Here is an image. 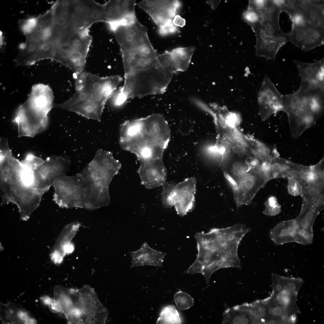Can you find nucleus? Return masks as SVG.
<instances>
[{
  "instance_id": "obj_20",
  "label": "nucleus",
  "mask_w": 324,
  "mask_h": 324,
  "mask_svg": "<svg viewBox=\"0 0 324 324\" xmlns=\"http://www.w3.org/2000/svg\"><path fill=\"white\" fill-rule=\"evenodd\" d=\"M0 319L3 324H36L37 321L22 306L14 303L0 304Z\"/></svg>"
},
{
  "instance_id": "obj_24",
  "label": "nucleus",
  "mask_w": 324,
  "mask_h": 324,
  "mask_svg": "<svg viewBox=\"0 0 324 324\" xmlns=\"http://www.w3.org/2000/svg\"><path fill=\"white\" fill-rule=\"evenodd\" d=\"M294 62L298 70L301 80H316L324 84V59L310 63L294 60Z\"/></svg>"
},
{
  "instance_id": "obj_4",
  "label": "nucleus",
  "mask_w": 324,
  "mask_h": 324,
  "mask_svg": "<svg viewBox=\"0 0 324 324\" xmlns=\"http://www.w3.org/2000/svg\"><path fill=\"white\" fill-rule=\"evenodd\" d=\"M54 104L53 92L48 85H33L26 101L16 110L13 120L17 125L18 137H33L44 131L47 126L48 113Z\"/></svg>"
},
{
  "instance_id": "obj_18",
  "label": "nucleus",
  "mask_w": 324,
  "mask_h": 324,
  "mask_svg": "<svg viewBox=\"0 0 324 324\" xmlns=\"http://www.w3.org/2000/svg\"><path fill=\"white\" fill-rule=\"evenodd\" d=\"M49 190L25 188L14 203L19 210L21 219L27 220L39 206L42 196Z\"/></svg>"
},
{
  "instance_id": "obj_44",
  "label": "nucleus",
  "mask_w": 324,
  "mask_h": 324,
  "mask_svg": "<svg viewBox=\"0 0 324 324\" xmlns=\"http://www.w3.org/2000/svg\"><path fill=\"white\" fill-rule=\"evenodd\" d=\"M90 195L92 198L94 199L96 197L97 194L95 191H92L90 193Z\"/></svg>"
},
{
  "instance_id": "obj_37",
  "label": "nucleus",
  "mask_w": 324,
  "mask_h": 324,
  "mask_svg": "<svg viewBox=\"0 0 324 324\" xmlns=\"http://www.w3.org/2000/svg\"><path fill=\"white\" fill-rule=\"evenodd\" d=\"M73 308L80 310L83 313V305L79 289H68Z\"/></svg>"
},
{
  "instance_id": "obj_45",
  "label": "nucleus",
  "mask_w": 324,
  "mask_h": 324,
  "mask_svg": "<svg viewBox=\"0 0 324 324\" xmlns=\"http://www.w3.org/2000/svg\"><path fill=\"white\" fill-rule=\"evenodd\" d=\"M73 196H74V199L76 200H79L80 197V195L77 193H74Z\"/></svg>"
},
{
  "instance_id": "obj_25",
  "label": "nucleus",
  "mask_w": 324,
  "mask_h": 324,
  "mask_svg": "<svg viewBox=\"0 0 324 324\" xmlns=\"http://www.w3.org/2000/svg\"><path fill=\"white\" fill-rule=\"evenodd\" d=\"M79 290L83 305L82 314L106 312L93 288L84 285Z\"/></svg>"
},
{
  "instance_id": "obj_47",
  "label": "nucleus",
  "mask_w": 324,
  "mask_h": 324,
  "mask_svg": "<svg viewBox=\"0 0 324 324\" xmlns=\"http://www.w3.org/2000/svg\"><path fill=\"white\" fill-rule=\"evenodd\" d=\"M246 305L247 306V307H248V309L249 310V308H248V305L247 304H246ZM249 311H250V310H249ZM250 313H251V312H250ZM252 316H253V315H252ZM254 321H255V323H255V319H254Z\"/></svg>"
},
{
  "instance_id": "obj_16",
  "label": "nucleus",
  "mask_w": 324,
  "mask_h": 324,
  "mask_svg": "<svg viewBox=\"0 0 324 324\" xmlns=\"http://www.w3.org/2000/svg\"><path fill=\"white\" fill-rule=\"evenodd\" d=\"M256 35V55L272 60L275 59L280 48L290 40L289 33H285L283 31L276 34H257Z\"/></svg>"
},
{
  "instance_id": "obj_40",
  "label": "nucleus",
  "mask_w": 324,
  "mask_h": 324,
  "mask_svg": "<svg viewBox=\"0 0 324 324\" xmlns=\"http://www.w3.org/2000/svg\"><path fill=\"white\" fill-rule=\"evenodd\" d=\"M50 310L55 313H61V311L54 298H52L48 304Z\"/></svg>"
},
{
  "instance_id": "obj_42",
  "label": "nucleus",
  "mask_w": 324,
  "mask_h": 324,
  "mask_svg": "<svg viewBox=\"0 0 324 324\" xmlns=\"http://www.w3.org/2000/svg\"><path fill=\"white\" fill-rule=\"evenodd\" d=\"M220 1L219 0H208L207 1V4L211 7L213 10H215L218 5Z\"/></svg>"
},
{
  "instance_id": "obj_8",
  "label": "nucleus",
  "mask_w": 324,
  "mask_h": 324,
  "mask_svg": "<svg viewBox=\"0 0 324 324\" xmlns=\"http://www.w3.org/2000/svg\"><path fill=\"white\" fill-rule=\"evenodd\" d=\"M0 171L1 195L6 194L13 187L21 184V161L13 155L8 140L1 137Z\"/></svg>"
},
{
  "instance_id": "obj_10",
  "label": "nucleus",
  "mask_w": 324,
  "mask_h": 324,
  "mask_svg": "<svg viewBox=\"0 0 324 324\" xmlns=\"http://www.w3.org/2000/svg\"><path fill=\"white\" fill-rule=\"evenodd\" d=\"M68 164V161L62 157L53 156L46 158L34 170V188L49 190L53 181L64 174Z\"/></svg>"
},
{
  "instance_id": "obj_21",
  "label": "nucleus",
  "mask_w": 324,
  "mask_h": 324,
  "mask_svg": "<svg viewBox=\"0 0 324 324\" xmlns=\"http://www.w3.org/2000/svg\"><path fill=\"white\" fill-rule=\"evenodd\" d=\"M297 9L301 12L311 26H324V5L323 0H296Z\"/></svg>"
},
{
  "instance_id": "obj_11",
  "label": "nucleus",
  "mask_w": 324,
  "mask_h": 324,
  "mask_svg": "<svg viewBox=\"0 0 324 324\" xmlns=\"http://www.w3.org/2000/svg\"><path fill=\"white\" fill-rule=\"evenodd\" d=\"M258 100L259 113L262 120L266 119L273 114L283 111L284 95L279 92L267 75L261 86Z\"/></svg>"
},
{
  "instance_id": "obj_28",
  "label": "nucleus",
  "mask_w": 324,
  "mask_h": 324,
  "mask_svg": "<svg viewBox=\"0 0 324 324\" xmlns=\"http://www.w3.org/2000/svg\"><path fill=\"white\" fill-rule=\"evenodd\" d=\"M258 10L264 19L270 21L276 27L280 28L279 17L282 11L280 7L273 0H267L264 7Z\"/></svg>"
},
{
  "instance_id": "obj_22",
  "label": "nucleus",
  "mask_w": 324,
  "mask_h": 324,
  "mask_svg": "<svg viewBox=\"0 0 324 324\" xmlns=\"http://www.w3.org/2000/svg\"><path fill=\"white\" fill-rule=\"evenodd\" d=\"M149 168H141L140 173L144 182L151 188L165 183L166 171L162 159L149 160Z\"/></svg>"
},
{
  "instance_id": "obj_15",
  "label": "nucleus",
  "mask_w": 324,
  "mask_h": 324,
  "mask_svg": "<svg viewBox=\"0 0 324 324\" xmlns=\"http://www.w3.org/2000/svg\"><path fill=\"white\" fill-rule=\"evenodd\" d=\"M195 50L193 46L178 47L158 56L160 64L173 74L188 69Z\"/></svg>"
},
{
  "instance_id": "obj_19",
  "label": "nucleus",
  "mask_w": 324,
  "mask_h": 324,
  "mask_svg": "<svg viewBox=\"0 0 324 324\" xmlns=\"http://www.w3.org/2000/svg\"><path fill=\"white\" fill-rule=\"evenodd\" d=\"M132 261L131 268L149 265L162 267L164 259L166 254L151 248L145 242L137 250L130 251Z\"/></svg>"
},
{
  "instance_id": "obj_17",
  "label": "nucleus",
  "mask_w": 324,
  "mask_h": 324,
  "mask_svg": "<svg viewBox=\"0 0 324 324\" xmlns=\"http://www.w3.org/2000/svg\"><path fill=\"white\" fill-rule=\"evenodd\" d=\"M196 184V179L191 177L176 184L174 206L180 216L186 214L194 207Z\"/></svg>"
},
{
  "instance_id": "obj_9",
  "label": "nucleus",
  "mask_w": 324,
  "mask_h": 324,
  "mask_svg": "<svg viewBox=\"0 0 324 324\" xmlns=\"http://www.w3.org/2000/svg\"><path fill=\"white\" fill-rule=\"evenodd\" d=\"M261 165V164L250 169L233 189L237 207L250 204L259 190L270 180L268 176L262 170Z\"/></svg>"
},
{
  "instance_id": "obj_33",
  "label": "nucleus",
  "mask_w": 324,
  "mask_h": 324,
  "mask_svg": "<svg viewBox=\"0 0 324 324\" xmlns=\"http://www.w3.org/2000/svg\"><path fill=\"white\" fill-rule=\"evenodd\" d=\"M106 312L83 313L81 316L82 324L104 323L107 316Z\"/></svg>"
},
{
  "instance_id": "obj_29",
  "label": "nucleus",
  "mask_w": 324,
  "mask_h": 324,
  "mask_svg": "<svg viewBox=\"0 0 324 324\" xmlns=\"http://www.w3.org/2000/svg\"><path fill=\"white\" fill-rule=\"evenodd\" d=\"M324 86L316 80H301L298 91L304 97L310 98L324 93Z\"/></svg>"
},
{
  "instance_id": "obj_14",
  "label": "nucleus",
  "mask_w": 324,
  "mask_h": 324,
  "mask_svg": "<svg viewBox=\"0 0 324 324\" xmlns=\"http://www.w3.org/2000/svg\"><path fill=\"white\" fill-rule=\"evenodd\" d=\"M290 41L304 51L321 46L324 43V27L309 26L297 29L292 28Z\"/></svg>"
},
{
  "instance_id": "obj_2",
  "label": "nucleus",
  "mask_w": 324,
  "mask_h": 324,
  "mask_svg": "<svg viewBox=\"0 0 324 324\" xmlns=\"http://www.w3.org/2000/svg\"><path fill=\"white\" fill-rule=\"evenodd\" d=\"M121 52L124 81L114 99L116 106L122 105L129 98L166 92L174 74L160 64L155 50Z\"/></svg>"
},
{
  "instance_id": "obj_7",
  "label": "nucleus",
  "mask_w": 324,
  "mask_h": 324,
  "mask_svg": "<svg viewBox=\"0 0 324 324\" xmlns=\"http://www.w3.org/2000/svg\"><path fill=\"white\" fill-rule=\"evenodd\" d=\"M115 33L121 51L140 49L152 46L147 28L137 19L117 25L111 29Z\"/></svg>"
},
{
  "instance_id": "obj_1",
  "label": "nucleus",
  "mask_w": 324,
  "mask_h": 324,
  "mask_svg": "<svg viewBox=\"0 0 324 324\" xmlns=\"http://www.w3.org/2000/svg\"><path fill=\"white\" fill-rule=\"evenodd\" d=\"M250 231L245 225L237 224L225 228H213L206 233L196 232L194 235L198 250L196 258L184 273H201L208 284L212 275L220 268L240 269L238 247Z\"/></svg>"
},
{
  "instance_id": "obj_41",
  "label": "nucleus",
  "mask_w": 324,
  "mask_h": 324,
  "mask_svg": "<svg viewBox=\"0 0 324 324\" xmlns=\"http://www.w3.org/2000/svg\"><path fill=\"white\" fill-rule=\"evenodd\" d=\"M173 23L176 26L183 27L185 24V20L179 15H176L172 20Z\"/></svg>"
},
{
  "instance_id": "obj_5",
  "label": "nucleus",
  "mask_w": 324,
  "mask_h": 324,
  "mask_svg": "<svg viewBox=\"0 0 324 324\" xmlns=\"http://www.w3.org/2000/svg\"><path fill=\"white\" fill-rule=\"evenodd\" d=\"M75 29L60 35L54 45L53 60L75 75L84 71L92 38L89 29Z\"/></svg>"
},
{
  "instance_id": "obj_38",
  "label": "nucleus",
  "mask_w": 324,
  "mask_h": 324,
  "mask_svg": "<svg viewBox=\"0 0 324 324\" xmlns=\"http://www.w3.org/2000/svg\"><path fill=\"white\" fill-rule=\"evenodd\" d=\"M194 127V124L190 121L181 122L179 125L178 130L182 135H187L191 133Z\"/></svg>"
},
{
  "instance_id": "obj_34",
  "label": "nucleus",
  "mask_w": 324,
  "mask_h": 324,
  "mask_svg": "<svg viewBox=\"0 0 324 324\" xmlns=\"http://www.w3.org/2000/svg\"><path fill=\"white\" fill-rule=\"evenodd\" d=\"M265 209L263 213L265 214L274 216L279 214L280 211V207L276 198L273 196L270 197L265 203Z\"/></svg>"
},
{
  "instance_id": "obj_35",
  "label": "nucleus",
  "mask_w": 324,
  "mask_h": 324,
  "mask_svg": "<svg viewBox=\"0 0 324 324\" xmlns=\"http://www.w3.org/2000/svg\"><path fill=\"white\" fill-rule=\"evenodd\" d=\"M37 21V17H32L26 20L21 19L19 21L18 24L21 30L26 36H27L34 30Z\"/></svg>"
},
{
  "instance_id": "obj_46",
  "label": "nucleus",
  "mask_w": 324,
  "mask_h": 324,
  "mask_svg": "<svg viewBox=\"0 0 324 324\" xmlns=\"http://www.w3.org/2000/svg\"><path fill=\"white\" fill-rule=\"evenodd\" d=\"M26 43H22L19 46V48L21 50H23L26 47Z\"/></svg>"
},
{
  "instance_id": "obj_39",
  "label": "nucleus",
  "mask_w": 324,
  "mask_h": 324,
  "mask_svg": "<svg viewBox=\"0 0 324 324\" xmlns=\"http://www.w3.org/2000/svg\"><path fill=\"white\" fill-rule=\"evenodd\" d=\"M177 30V27L172 22L159 28V32L161 34L165 35L175 32Z\"/></svg>"
},
{
  "instance_id": "obj_43",
  "label": "nucleus",
  "mask_w": 324,
  "mask_h": 324,
  "mask_svg": "<svg viewBox=\"0 0 324 324\" xmlns=\"http://www.w3.org/2000/svg\"><path fill=\"white\" fill-rule=\"evenodd\" d=\"M93 177L91 175H88L86 177V180L88 182H91L93 180Z\"/></svg>"
},
{
  "instance_id": "obj_12",
  "label": "nucleus",
  "mask_w": 324,
  "mask_h": 324,
  "mask_svg": "<svg viewBox=\"0 0 324 324\" xmlns=\"http://www.w3.org/2000/svg\"><path fill=\"white\" fill-rule=\"evenodd\" d=\"M178 0H143L139 6L152 18L161 28L172 22L177 9L180 6Z\"/></svg>"
},
{
  "instance_id": "obj_6",
  "label": "nucleus",
  "mask_w": 324,
  "mask_h": 324,
  "mask_svg": "<svg viewBox=\"0 0 324 324\" xmlns=\"http://www.w3.org/2000/svg\"><path fill=\"white\" fill-rule=\"evenodd\" d=\"M70 18L79 28L89 29L94 23L105 22L104 4L94 0H66Z\"/></svg>"
},
{
  "instance_id": "obj_30",
  "label": "nucleus",
  "mask_w": 324,
  "mask_h": 324,
  "mask_svg": "<svg viewBox=\"0 0 324 324\" xmlns=\"http://www.w3.org/2000/svg\"><path fill=\"white\" fill-rule=\"evenodd\" d=\"M182 322L180 315L173 305L167 306L163 309L157 322L160 324H181Z\"/></svg>"
},
{
  "instance_id": "obj_23",
  "label": "nucleus",
  "mask_w": 324,
  "mask_h": 324,
  "mask_svg": "<svg viewBox=\"0 0 324 324\" xmlns=\"http://www.w3.org/2000/svg\"><path fill=\"white\" fill-rule=\"evenodd\" d=\"M74 231L73 225H69L65 226L59 234L50 254V259L55 263H61L64 256L70 252V244L74 234Z\"/></svg>"
},
{
  "instance_id": "obj_31",
  "label": "nucleus",
  "mask_w": 324,
  "mask_h": 324,
  "mask_svg": "<svg viewBox=\"0 0 324 324\" xmlns=\"http://www.w3.org/2000/svg\"><path fill=\"white\" fill-rule=\"evenodd\" d=\"M176 184L173 182L165 183L162 194V201L163 206L170 208L174 206L176 197Z\"/></svg>"
},
{
  "instance_id": "obj_32",
  "label": "nucleus",
  "mask_w": 324,
  "mask_h": 324,
  "mask_svg": "<svg viewBox=\"0 0 324 324\" xmlns=\"http://www.w3.org/2000/svg\"><path fill=\"white\" fill-rule=\"evenodd\" d=\"M174 298L177 308L185 310L191 307L194 304L193 298L188 293L179 291L174 295Z\"/></svg>"
},
{
  "instance_id": "obj_36",
  "label": "nucleus",
  "mask_w": 324,
  "mask_h": 324,
  "mask_svg": "<svg viewBox=\"0 0 324 324\" xmlns=\"http://www.w3.org/2000/svg\"><path fill=\"white\" fill-rule=\"evenodd\" d=\"M304 188L303 187V182L297 178H289L288 190L289 193L293 196H298L303 193Z\"/></svg>"
},
{
  "instance_id": "obj_27",
  "label": "nucleus",
  "mask_w": 324,
  "mask_h": 324,
  "mask_svg": "<svg viewBox=\"0 0 324 324\" xmlns=\"http://www.w3.org/2000/svg\"><path fill=\"white\" fill-rule=\"evenodd\" d=\"M53 294V298L60 309L62 313H63L66 318L73 309L68 289L62 286L56 285L54 287Z\"/></svg>"
},
{
  "instance_id": "obj_13",
  "label": "nucleus",
  "mask_w": 324,
  "mask_h": 324,
  "mask_svg": "<svg viewBox=\"0 0 324 324\" xmlns=\"http://www.w3.org/2000/svg\"><path fill=\"white\" fill-rule=\"evenodd\" d=\"M221 162L224 176L232 189L248 171L258 165L255 158L234 153L227 155Z\"/></svg>"
},
{
  "instance_id": "obj_26",
  "label": "nucleus",
  "mask_w": 324,
  "mask_h": 324,
  "mask_svg": "<svg viewBox=\"0 0 324 324\" xmlns=\"http://www.w3.org/2000/svg\"><path fill=\"white\" fill-rule=\"evenodd\" d=\"M223 323H254V318L245 304L228 308L225 312Z\"/></svg>"
},
{
  "instance_id": "obj_3",
  "label": "nucleus",
  "mask_w": 324,
  "mask_h": 324,
  "mask_svg": "<svg viewBox=\"0 0 324 324\" xmlns=\"http://www.w3.org/2000/svg\"><path fill=\"white\" fill-rule=\"evenodd\" d=\"M75 75V93L65 102L55 104L54 107L100 121L107 100L122 78L119 75L101 77L84 71Z\"/></svg>"
}]
</instances>
